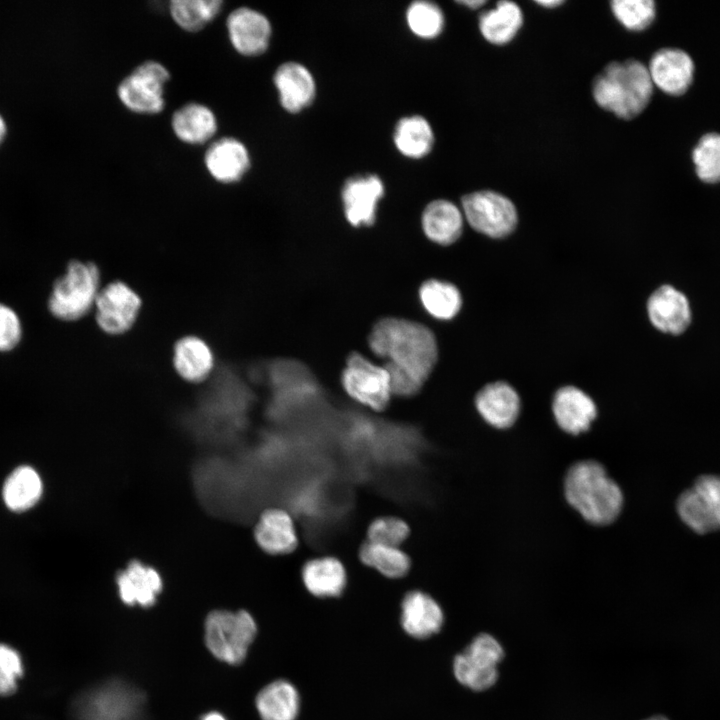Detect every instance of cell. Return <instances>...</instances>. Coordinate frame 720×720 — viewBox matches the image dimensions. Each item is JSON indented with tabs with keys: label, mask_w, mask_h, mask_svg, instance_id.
I'll list each match as a JSON object with an SVG mask.
<instances>
[{
	"label": "cell",
	"mask_w": 720,
	"mask_h": 720,
	"mask_svg": "<svg viewBox=\"0 0 720 720\" xmlns=\"http://www.w3.org/2000/svg\"><path fill=\"white\" fill-rule=\"evenodd\" d=\"M568 503L588 522L607 525L619 515L623 494L605 468L592 460L573 464L564 479Z\"/></svg>",
	"instance_id": "cell-3"
},
{
	"label": "cell",
	"mask_w": 720,
	"mask_h": 720,
	"mask_svg": "<svg viewBox=\"0 0 720 720\" xmlns=\"http://www.w3.org/2000/svg\"><path fill=\"white\" fill-rule=\"evenodd\" d=\"M408 535L409 526L405 521L394 516H383L370 523L367 530V541L400 547Z\"/></svg>",
	"instance_id": "cell-38"
},
{
	"label": "cell",
	"mask_w": 720,
	"mask_h": 720,
	"mask_svg": "<svg viewBox=\"0 0 720 720\" xmlns=\"http://www.w3.org/2000/svg\"><path fill=\"white\" fill-rule=\"evenodd\" d=\"M306 589L316 597L339 596L346 585V571L335 557L323 556L307 561L302 568Z\"/></svg>",
	"instance_id": "cell-29"
},
{
	"label": "cell",
	"mask_w": 720,
	"mask_h": 720,
	"mask_svg": "<svg viewBox=\"0 0 720 720\" xmlns=\"http://www.w3.org/2000/svg\"><path fill=\"white\" fill-rule=\"evenodd\" d=\"M142 308L140 295L126 282L115 280L101 288L94 307L98 327L120 336L135 325Z\"/></svg>",
	"instance_id": "cell-11"
},
{
	"label": "cell",
	"mask_w": 720,
	"mask_h": 720,
	"mask_svg": "<svg viewBox=\"0 0 720 720\" xmlns=\"http://www.w3.org/2000/svg\"><path fill=\"white\" fill-rule=\"evenodd\" d=\"M7 132V125L4 117L0 113V143L2 142L3 138L5 137Z\"/></svg>",
	"instance_id": "cell-44"
},
{
	"label": "cell",
	"mask_w": 720,
	"mask_h": 720,
	"mask_svg": "<svg viewBox=\"0 0 720 720\" xmlns=\"http://www.w3.org/2000/svg\"><path fill=\"white\" fill-rule=\"evenodd\" d=\"M22 338V323L17 312L0 303V352L14 349Z\"/></svg>",
	"instance_id": "cell-40"
},
{
	"label": "cell",
	"mask_w": 720,
	"mask_h": 720,
	"mask_svg": "<svg viewBox=\"0 0 720 720\" xmlns=\"http://www.w3.org/2000/svg\"><path fill=\"white\" fill-rule=\"evenodd\" d=\"M341 380L346 393L364 406L375 411H382L388 406L392 391L384 366L375 365L354 352L346 361Z\"/></svg>",
	"instance_id": "cell-10"
},
{
	"label": "cell",
	"mask_w": 720,
	"mask_h": 720,
	"mask_svg": "<svg viewBox=\"0 0 720 720\" xmlns=\"http://www.w3.org/2000/svg\"><path fill=\"white\" fill-rule=\"evenodd\" d=\"M205 168L210 176L222 184L239 182L248 172L250 153L243 142L234 137H222L207 148Z\"/></svg>",
	"instance_id": "cell-17"
},
{
	"label": "cell",
	"mask_w": 720,
	"mask_h": 720,
	"mask_svg": "<svg viewBox=\"0 0 720 720\" xmlns=\"http://www.w3.org/2000/svg\"><path fill=\"white\" fill-rule=\"evenodd\" d=\"M359 557L366 566L389 578H400L410 569V559L400 547L367 541L360 547Z\"/></svg>",
	"instance_id": "cell-33"
},
{
	"label": "cell",
	"mask_w": 720,
	"mask_h": 720,
	"mask_svg": "<svg viewBox=\"0 0 720 720\" xmlns=\"http://www.w3.org/2000/svg\"><path fill=\"white\" fill-rule=\"evenodd\" d=\"M692 160L699 179L705 183L720 182V134L703 135L692 152Z\"/></svg>",
	"instance_id": "cell-36"
},
{
	"label": "cell",
	"mask_w": 720,
	"mask_h": 720,
	"mask_svg": "<svg viewBox=\"0 0 720 720\" xmlns=\"http://www.w3.org/2000/svg\"><path fill=\"white\" fill-rule=\"evenodd\" d=\"M419 298L424 309L440 320L455 317L462 305L461 294L457 287L436 279L427 280L421 285Z\"/></svg>",
	"instance_id": "cell-32"
},
{
	"label": "cell",
	"mask_w": 720,
	"mask_h": 720,
	"mask_svg": "<svg viewBox=\"0 0 720 720\" xmlns=\"http://www.w3.org/2000/svg\"><path fill=\"white\" fill-rule=\"evenodd\" d=\"M174 135L183 143L200 145L216 134L218 122L214 112L206 105L190 102L177 109L171 118Z\"/></svg>",
	"instance_id": "cell-26"
},
{
	"label": "cell",
	"mask_w": 720,
	"mask_h": 720,
	"mask_svg": "<svg viewBox=\"0 0 720 720\" xmlns=\"http://www.w3.org/2000/svg\"><path fill=\"white\" fill-rule=\"evenodd\" d=\"M444 620L440 605L427 593L408 592L401 603V625L404 631L417 639L439 632Z\"/></svg>",
	"instance_id": "cell-21"
},
{
	"label": "cell",
	"mask_w": 720,
	"mask_h": 720,
	"mask_svg": "<svg viewBox=\"0 0 720 720\" xmlns=\"http://www.w3.org/2000/svg\"><path fill=\"white\" fill-rule=\"evenodd\" d=\"M425 235L440 245L454 243L462 234L464 216L453 202L445 199L431 201L421 217Z\"/></svg>",
	"instance_id": "cell-27"
},
{
	"label": "cell",
	"mask_w": 720,
	"mask_h": 720,
	"mask_svg": "<svg viewBox=\"0 0 720 720\" xmlns=\"http://www.w3.org/2000/svg\"><path fill=\"white\" fill-rule=\"evenodd\" d=\"M229 41L234 50L246 57L263 54L269 47L272 27L269 19L250 7H238L226 19Z\"/></svg>",
	"instance_id": "cell-13"
},
{
	"label": "cell",
	"mask_w": 720,
	"mask_h": 720,
	"mask_svg": "<svg viewBox=\"0 0 720 720\" xmlns=\"http://www.w3.org/2000/svg\"><path fill=\"white\" fill-rule=\"evenodd\" d=\"M459 4L466 6L469 9H478L486 4V1L484 0H465V1H458Z\"/></svg>",
	"instance_id": "cell-42"
},
{
	"label": "cell",
	"mask_w": 720,
	"mask_h": 720,
	"mask_svg": "<svg viewBox=\"0 0 720 720\" xmlns=\"http://www.w3.org/2000/svg\"><path fill=\"white\" fill-rule=\"evenodd\" d=\"M610 6L616 20L631 31L645 30L656 17V4L652 0H614Z\"/></svg>",
	"instance_id": "cell-37"
},
{
	"label": "cell",
	"mask_w": 720,
	"mask_h": 720,
	"mask_svg": "<svg viewBox=\"0 0 720 720\" xmlns=\"http://www.w3.org/2000/svg\"><path fill=\"white\" fill-rule=\"evenodd\" d=\"M462 213L469 225L492 238L509 235L516 227L518 214L514 203L498 192L480 190L461 200Z\"/></svg>",
	"instance_id": "cell-9"
},
{
	"label": "cell",
	"mask_w": 720,
	"mask_h": 720,
	"mask_svg": "<svg viewBox=\"0 0 720 720\" xmlns=\"http://www.w3.org/2000/svg\"><path fill=\"white\" fill-rule=\"evenodd\" d=\"M101 288V274L97 265L73 260L54 282L48 309L59 320H80L94 310Z\"/></svg>",
	"instance_id": "cell-4"
},
{
	"label": "cell",
	"mask_w": 720,
	"mask_h": 720,
	"mask_svg": "<svg viewBox=\"0 0 720 720\" xmlns=\"http://www.w3.org/2000/svg\"><path fill=\"white\" fill-rule=\"evenodd\" d=\"M254 536L261 549L272 555L290 553L298 544L294 521L280 508H270L261 514Z\"/></svg>",
	"instance_id": "cell-24"
},
{
	"label": "cell",
	"mask_w": 720,
	"mask_h": 720,
	"mask_svg": "<svg viewBox=\"0 0 720 720\" xmlns=\"http://www.w3.org/2000/svg\"><path fill=\"white\" fill-rule=\"evenodd\" d=\"M173 367L189 383L206 381L214 372L215 355L210 345L196 335L183 336L174 344Z\"/></svg>",
	"instance_id": "cell-19"
},
{
	"label": "cell",
	"mask_w": 720,
	"mask_h": 720,
	"mask_svg": "<svg viewBox=\"0 0 720 720\" xmlns=\"http://www.w3.org/2000/svg\"><path fill=\"white\" fill-rule=\"evenodd\" d=\"M384 194V183L378 175H358L347 179L341 191L347 221L354 227L373 225L378 203Z\"/></svg>",
	"instance_id": "cell-14"
},
{
	"label": "cell",
	"mask_w": 720,
	"mask_h": 720,
	"mask_svg": "<svg viewBox=\"0 0 720 720\" xmlns=\"http://www.w3.org/2000/svg\"><path fill=\"white\" fill-rule=\"evenodd\" d=\"M169 79L170 72L162 63L147 60L121 80L117 96L131 112L157 114L165 107L164 86Z\"/></svg>",
	"instance_id": "cell-6"
},
{
	"label": "cell",
	"mask_w": 720,
	"mask_h": 720,
	"mask_svg": "<svg viewBox=\"0 0 720 720\" xmlns=\"http://www.w3.org/2000/svg\"><path fill=\"white\" fill-rule=\"evenodd\" d=\"M120 599L129 606L150 607L162 590L159 572L138 560L131 561L116 576Z\"/></svg>",
	"instance_id": "cell-20"
},
{
	"label": "cell",
	"mask_w": 720,
	"mask_h": 720,
	"mask_svg": "<svg viewBox=\"0 0 720 720\" xmlns=\"http://www.w3.org/2000/svg\"><path fill=\"white\" fill-rule=\"evenodd\" d=\"M653 83L646 65L635 59L608 63L593 79L596 104L624 120L641 114L653 94Z\"/></svg>",
	"instance_id": "cell-2"
},
{
	"label": "cell",
	"mask_w": 720,
	"mask_h": 720,
	"mask_svg": "<svg viewBox=\"0 0 720 720\" xmlns=\"http://www.w3.org/2000/svg\"><path fill=\"white\" fill-rule=\"evenodd\" d=\"M475 406L488 424L504 429L512 426L516 421L520 412V399L509 384L494 382L478 392Z\"/></svg>",
	"instance_id": "cell-23"
},
{
	"label": "cell",
	"mask_w": 720,
	"mask_h": 720,
	"mask_svg": "<svg viewBox=\"0 0 720 720\" xmlns=\"http://www.w3.org/2000/svg\"><path fill=\"white\" fill-rule=\"evenodd\" d=\"M44 484L39 472L30 465H19L5 478L1 496L4 505L12 512H25L41 500Z\"/></svg>",
	"instance_id": "cell-25"
},
{
	"label": "cell",
	"mask_w": 720,
	"mask_h": 720,
	"mask_svg": "<svg viewBox=\"0 0 720 720\" xmlns=\"http://www.w3.org/2000/svg\"><path fill=\"white\" fill-rule=\"evenodd\" d=\"M677 512L694 532L720 529V476L702 475L678 498Z\"/></svg>",
	"instance_id": "cell-12"
},
{
	"label": "cell",
	"mask_w": 720,
	"mask_h": 720,
	"mask_svg": "<svg viewBox=\"0 0 720 720\" xmlns=\"http://www.w3.org/2000/svg\"><path fill=\"white\" fill-rule=\"evenodd\" d=\"M299 707L298 691L287 680L269 683L256 697V708L262 720H296Z\"/></svg>",
	"instance_id": "cell-30"
},
{
	"label": "cell",
	"mask_w": 720,
	"mask_h": 720,
	"mask_svg": "<svg viewBox=\"0 0 720 720\" xmlns=\"http://www.w3.org/2000/svg\"><path fill=\"white\" fill-rule=\"evenodd\" d=\"M644 720H669V719L666 718L665 716H662V715H654V716H651V717L646 718V719H644Z\"/></svg>",
	"instance_id": "cell-45"
},
{
	"label": "cell",
	"mask_w": 720,
	"mask_h": 720,
	"mask_svg": "<svg viewBox=\"0 0 720 720\" xmlns=\"http://www.w3.org/2000/svg\"><path fill=\"white\" fill-rule=\"evenodd\" d=\"M406 21L410 31L422 39L438 37L444 28V14L441 8L430 1L412 2L406 11Z\"/></svg>",
	"instance_id": "cell-35"
},
{
	"label": "cell",
	"mask_w": 720,
	"mask_h": 720,
	"mask_svg": "<svg viewBox=\"0 0 720 720\" xmlns=\"http://www.w3.org/2000/svg\"><path fill=\"white\" fill-rule=\"evenodd\" d=\"M393 141L397 150L405 157L421 159L433 148L434 132L423 116H406L398 120Z\"/></svg>",
	"instance_id": "cell-31"
},
{
	"label": "cell",
	"mask_w": 720,
	"mask_h": 720,
	"mask_svg": "<svg viewBox=\"0 0 720 720\" xmlns=\"http://www.w3.org/2000/svg\"><path fill=\"white\" fill-rule=\"evenodd\" d=\"M552 410L558 426L573 435L588 430L597 415L593 400L574 386L562 387L555 393Z\"/></svg>",
	"instance_id": "cell-22"
},
{
	"label": "cell",
	"mask_w": 720,
	"mask_h": 720,
	"mask_svg": "<svg viewBox=\"0 0 720 720\" xmlns=\"http://www.w3.org/2000/svg\"><path fill=\"white\" fill-rule=\"evenodd\" d=\"M141 697L120 683H109L81 694L74 701L75 720H139Z\"/></svg>",
	"instance_id": "cell-8"
},
{
	"label": "cell",
	"mask_w": 720,
	"mask_h": 720,
	"mask_svg": "<svg viewBox=\"0 0 720 720\" xmlns=\"http://www.w3.org/2000/svg\"><path fill=\"white\" fill-rule=\"evenodd\" d=\"M204 639L211 654L222 662L236 665L246 657L257 626L245 610H214L205 620Z\"/></svg>",
	"instance_id": "cell-5"
},
{
	"label": "cell",
	"mask_w": 720,
	"mask_h": 720,
	"mask_svg": "<svg viewBox=\"0 0 720 720\" xmlns=\"http://www.w3.org/2000/svg\"><path fill=\"white\" fill-rule=\"evenodd\" d=\"M369 347L421 382L429 377L437 361V343L433 333L424 325L401 318H384L373 327Z\"/></svg>",
	"instance_id": "cell-1"
},
{
	"label": "cell",
	"mask_w": 720,
	"mask_h": 720,
	"mask_svg": "<svg viewBox=\"0 0 720 720\" xmlns=\"http://www.w3.org/2000/svg\"><path fill=\"white\" fill-rule=\"evenodd\" d=\"M201 720H226V718L219 712L206 713Z\"/></svg>",
	"instance_id": "cell-43"
},
{
	"label": "cell",
	"mask_w": 720,
	"mask_h": 720,
	"mask_svg": "<svg viewBox=\"0 0 720 720\" xmlns=\"http://www.w3.org/2000/svg\"><path fill=\"white\" fill-rule=\"evenodd\" d=\"M647 68L653 85L669 95L684 94L693 81V60L678 48L658 50L651 57Z\"/></svg>",
	"instance_id": "cell-15"
},
{
	"label": "cell",
	"mask_w": 720,
	"mask_h": 720,
	"mask_svg": "<svg viewBox=\"0 0 720 720\" xmlns=\"http://www.w3.org/2000/svg\"><path fill=\"white\" fill-rule=\"evenodd\" d=\"M273 83L284 110L298 113L310 106L316 95V84L311 72L294 61L282 63L275 70Z\"/></svg>",
	"instance_id": "cell-18"
},
{
	"label": "cell",
	"mask_w": 720,
	"mask_h": 720,
	"mask_svg": "<svg viewBox=\"0 0 720 720\" xmlns=\"http://www.w3.org/2000/svg\"><path fill=\"white\" fill-rule=\"evenodd\" d=\"M523 25V12L513 2L502 0L479 16L478 26L483 38L493 45L511 42Z\"/></svg>",
	"instance_id": "cell-28"
},
{
	"label": "cell",
	"mask_w": 720,
	"mask_h": 720,
	"mask_svg": "<svg viewBox=\"0 0 720 720\" xmlns=\"http://www.w3.org/2000/svg\"><path fill=\"white\" fill-rule=\"evenodd\" d=\"M24 675V663L18 650L0 642V696L12 695Z\"/></svg>",
	"instance_id": "cell-39"
},
{
	"label": "cell",
	"mask_w": 720,
	"mask_h": 720,
	"mask_svg": "<svg viewBox=\"0 0 720 720\" xmlns=\"http://www.w3.org/2000/svg\"><path fill=\"white\" fill-rule=\"evenodd\" d=\"M647 312L652 325L672 335L682 334L689 327L692 311L686 295L672 285H662L649 297Z\"/></svg>",
	"instance_id": "cell-16"
},
{
	"label": "cell",
	"mask_w": 720,
	"mask_h": 720,
	"mask_svg": "<svg viewBox=\"0 0 720 720\" xmlns=\"http://www.w3.org/2000/svg\"><path fill=\"white\" fill-rule=\"evenodd\" d=\"M535 3H537L538 5H540L544 8L551 9V8H556L558 6H561L564 3V1H562V0H538V1H535Z\"/></svg>",
	"instance_id": "cell-41"
},
{
	"label": "cell",
	"mask_w": 720,
	"mask_h": 720,
	"mask_svg": "<svg viewBox=\"0 0 720 720\" xmlns=\"http://www.w3.org/2000/svg\"><path fill=\"white\" fill-rule=\"evenodd\" d=\"M504 658L499 641L488 633L478 634L453 660L456 680L473 691L491 688L498 679V665Z\"/></svg>",
	"instance_id": "cell-7"
},
{
	"label": "cell",
	"mask_w": 720,
	"mask_h": 720,
	"mask_svg": "<svg viewBox=\"0 0 720 720\" xmlns=\"http://www.w3.org/2000/svg\"><path fill=\"white\" fill-rule=\"evenodd\" d=\"M222 6L221 0H173L169 12L181 29L198 32L220 13Z\"/></svg>",
	"instance_id": "cell-34"
}]
</instances>
